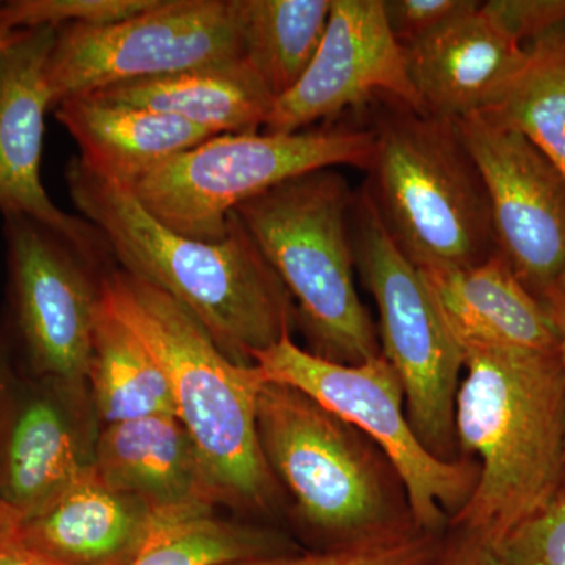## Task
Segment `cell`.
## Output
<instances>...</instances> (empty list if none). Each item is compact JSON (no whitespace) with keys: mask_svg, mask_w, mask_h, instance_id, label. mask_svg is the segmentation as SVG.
<instances>
[{"mask_svg":"<svg viewBox=\"0 0 565 565\" xmlns=\"http://www.w3.org/2000/svg\"><path fill=\"white\" fill-rule=\"evenodd\" d=\"M252 363L263 382L299 390L366 435L399 476L418 530L444 534L473 493L479 465L427 451L408 422L399 375L382 353L360 364L333 363L286 337L253 353Z\"/></svg>","mask_w":565,"mask_h":565,"instance_id":"8","label":"cell"},{"mask_svg":"<svg viewBox=\"0 0 565 565\" xmlns=\"http://www.w3.org/2000/svg\"><path fill=\"white\" fill-rule=\"evenodd\" d=\"M373 129L322 125L297 132L221 134L134 182L129 192L167 228L218 243L232 212L300 174L341 166L370 169Z\"/></svg>","mask_w":565,"mask_h":565,"instance_id":"7","label":"cell"},{"mask_svg":"<svg viewBox=\"0 0 565 565\" xmlns=\"http://www.w3.org/2000/svg\"><path fill=\"white\" fill-rule=\"evenodd\" d=\"M556 288L559 289L561 292L564 294L565 296V269H564V273L561 274V277L557 278V281H556Z\"/></svg>","mask_w":565,"mask_h":565,"instance_id":"36","label":"cell"},{"mask_svg":"<svg viewBox=\"0 0 565 565\" xmlns=\"http://www.w3.org/2000/svg\"><path fill=\"white\" fill-rule=\"evenodd\" d=\"M54 115L76 140L82 161L126 189L174 156L217 136L172 115L99 103L90 96L65 99Z\"/></svg>","mask_w":565,"mask_h":565,"instance_id":"21","label":"cell"},{"mask_svg":"<svg viewBox=\"0 0 565 565\" xmlns=\"http://www.w3.org/2000/svg\"><path fill=\"white\" fill-rule=\"evenodd\" d=\"M292 552L280 533L212 512L167 523L128 565H228Z\"/></svg>","mask_w":565,"mask_h":565,"instance_id":"25","label":"cell"},{"mask_svg":"<svg viewBox=\"0 0 565 565\" xmlns=\"http://www.w3.org/2000/svg\"><path fill=\"white\" fill-rule=\"evenodd\" d=\"M482 9L525 47L565 29V0H490Z\"/></svg>","mask_w":565,"mask_h":565,"instance_id":"29","label":"cell"},{"mask_svg":"<svg viewBox=\"0 0 565 565\" xmlns=\"http://www.w3.org/2000/svg\"><path fill=\"white\" fill-rule=\"evenodd\" d=\"M99 103L172 115L217 134L263 131L275 96L245 58L109 85Z\"/></svg>","mask_w":565,"mask_h":565,"instance_id":"20","label":"cell"},{"mask_svg":"<svg viewBox=\"0 0 565 565\" xmlns=\"http://www.w3.org/2000/svg\"><path fill=\"white\" fill-rule=\"evenodd\" d=\"M102 423L90 388L33 377L9 392L0 429V503L24 519L95 462Z\"/></svg>","mask_w":565,"mask_h":565,"instance_id":"14","label":"cell"},{"mask_svg":"<svg viewBox=\"0 0 565 565\" xmlns=\"http://www.w3.org/2000/svg\"><path fill=\"white\" fill-rule=\"evenodd\" d=\"M373 131L363 191L419 270L471 266L497 252L484 182L456 120L394 104Z\"/></svg>","mask_w":565,"mask_h":565,"instance_id":"5","label":"cell"},{"mask_svg":"<svg viewBox=\"0 0 565 565\" xmlns=\"http://www.w3.org/2000/svg\"><path fill=\"white\" fill-rule=\"evenodd\" d=\"M419 273L462 352L471 348L557 351L544 302L516 278L500 253L471 266Z\"/></svg>","mask_w":565,"mask_h":565,"instance_id":"19","label":"cell"},{"mask_svg":"<svg viewBox=\"0 0 565 565\" xmlns=\"http://www.w3.org/2000/svg\"><path fill=\"white\" fill-rule=\"evenodd\" d=\"M256 424L270 471L326 548L415 526L403 482L384 452L307 394L264 382Z\"/></svg>","mask_w":565,"mask_h":565,"instance_id":"6","label":"cell"},{"mask_svg":"<svg viewBox=\"0 0 565 565\" xmlns=\"http://www.w3.org/2000/svg\"><path fill=\"white\" fill-rule=\"evenodd\" d=\"M444 535L408 527L399 533L310 553H286L228 565H435Z\"/></svg>","mask_w":565,"mask_h":565,"instance_id":"26","label":"cell"},{"mask_svg":"<svg viewBox=\"0 0 565 565\" xmlns=\"http://www.w3.org/2000/svg\"><path fill=\"white\" fill-rule=\"evenodd\" d=\"M88 388L102 426L156 415L177 416L161 364L103 302L96 318Z\"/></svg>","mask_w":565,"mask_h":565,"instance_id":"22","label":"cell"},{"mask_svg":"<svg viewBox=\"0 0 565 565\" xmlns=\"http://www.w3.org/2000/svg\"><path fill=\"white\" fill-rule=\"evenodd\" d=\"M456 122L484 182L497 252L541 299L565 269V177L533 141L493 115Z\"/></svg>","mask_w":565,"mask_h":565,"instance_id":"12","label":"cell"},{"mask_svg":"<svg viewBox=\"0 0 565 565\" xmlns=\"http://www.w3.org/2000/svg\"><path fill=\"white\" fill-rule=\"evenodd\" d=\"M24 516L0 503V565H62L28 544L22 534Z\"/></svg>","mask_w":565,"mask_h":565,"instance_id":"31","label":"cell"},{"mask_svg":"<svg viewBox=\"0 0 565 565\" xmlns=\"http://www.w3.org/2000/svg\"><path fill=\"white\" fill-rule=\"evenodd\" d=\"M475 0H384L390 31L403 46L423 39Z\"/></svg>","mask_w":565,"mask_h":565,"instance_id":"30","label":"cell"},{"mask_svg":"<svg viewBox=\"0 0 565 565\" xmlns=\"http://www.w3.org/2000/svg\"><path fill=\"white\" fill-rule=\"evenodd\" d=\"M544 302L546 311H548L550 319H552L553 327H555L556 341H557V356H559L561 366L565 379V296L556 286L550 288L548 291L541 297ZM565 497V457H564V479L563 489L561 493Z\"/></svg>","mask_w":565,"mask_h":565,"instance_id":"33","label":"cell"},{"mask_svg":"<svg viewBox=\"0 0 565 565\" xmlns=\"http://www.w3.org/2000/svg\"><path fill=\"white\" fill-rule=\"evenodd\" d=\"M28 31H0V54H3L17 41H20Z\"/></svg>","mask_w":565,"mask_h":565,"instance_id":"35","label":"cell"},{"mask_svg":"<svg viewBox=\"0 0 565 565\" xmlns=\"http://www.w3.org/2000/svg\"><path fill=\"white\" fill-rule=\"evenodd\" d=\"M174 520L181 519L111 489L90 467L46 508L24 519L22 534L32 548L62 565H128Z\"/></svg>","mask_w":565,"mask_h":565,"instance_id":"18","label":"cell"},{"mask_svg":"<svg viewBox=\"0 0 565 565\" xmlns=\"http://www.w3.org/2000/svg\"><path fill=\"white\" fill-rule=\"evenodd\" d=\"M435 565H505L498 546L478 535L457 531L445 539L444 548Z\"/></svg>","mask_w":565,"mask_h":565,"instance_id":"32","label":"cell"},{"mask_svg":"<svg viewBox=\"0 0 565 565\" xmlns=\"http://www.w3.org/2000/svg\"><path fill=\"white\" fill-rule=\"evenodd\" d=\"M102 302L161 364L223 504L269 508L278 481L259 445L258 370L232 362L189 308L120 267L104 277Z\"/></svg>","mask_w":565,"mask_h":565,"instance_id":"3","label":"cell"},{"mask_svg":"<svg viewBox=\"0 0 565 565\" xmlns=\"http://www.w3.org/2000/svg\"><path fill=\"white\" fill-rule=\"evenodd\" d=\"M457 445L479 459L478 482L452 530L498 546L559 497L565 457V379L556 352L463 351Z\"/></svg>","mask_w":565,"mask_h":565,"instance_id":"2","label":"cell"},{"mask_svg":"<svg viewBox=\"0 0 565 565\" xmlns=\"http://www.w3.org/2000/svg\"><path fill=\"white\" fill-rule=\"evenodd\" d=\"M505 565H565V497L516 526L498 545Z\"/></svg>","mask_w":565,"mask_h":565,"instance_id":"28","label":"cell"},{"mask_svg":"<svg viewBox=\"0 0 565 565\" xmlns=\"http://www.w3.org/2000/svg\"><path fill=\"white\" fill-rule=\"evenodd\" d=\"M352 243L356 273L379 310L382 355L399 375L408 422L427 451L456 459V399L463 352L418 267L394 244L366 192L355 193Z\"/></svg>","mask_w":565,"mask_h":565,"instance_id":"9","label":"cell"},{"mask_svg":"<svg viewBox=\"0 0 565 565\" xmlns=\"http://www.w3.org/2000/svg\"><path fill=\"white\" fill-rule=\"evenodd\" d=\"M386 96L422 111L403 44L386 22L384 0H332L321 44L302 79L275 99L264 132H297Z\"/></svg>","mask_w":565,"mask_h":565,"instance_id":"13","label":"cell"},{"mask_svg":"<svg viewBox=\"0 0 565 565\" xmlns=\"http://www.w3.org/2000/svg\"><path fill=\"white\" fill-rule=\"evenodd\" d=\"M156 2L158 0H6L0 2V31L114 24L152 9Z\"/></svg>","mask_w":565,"mask_h":565,"instance_id":"27","label":"cell"},{"mask_svg":"<svg viewBox=\"0 0 565 565\" xmlns=\"http://www.w3.org/2000/svg\"><path fill=\"white\" fill-rule=\"evenodd\" d=\"M11 327L33 377L88 386L104 277L65 236L24 215H3Z\"/></svg>","mask_w":565,"mask_h":565,"instance_id":"11","label":"cell"},{"mask_svg":"<svg viewBox=\"0 0 565 565\" xmlns=\"http://www.w3.org/2000/svg\"><path fill=\"white\" fill-rule=\"evenodd\" d=\"M486 114L522 132L565 177V29L527 47L525 65Z\"/></svg>","mask_w":565,"mask_h":565,"instance_id":"24","label":"cell"},{"mask_svg":"<svg viewBox=\"0 0 565 565\" xmlns=\"http://www.w3.org/2000/svg\"><path fill=\"white\" fill-rule=\"evenodd\" d=\"M244 58L236 0H158L106 25H62L44 68L51 110L120 82Z\"/></svg>","mask_w":565,"mask_h":565,"instance_id":"10","label":"cell"},{"mask_svg":"<svg viewBox=\"0 0 565 565\" xmlns=\"http://www.w3.org/2000/svg\"><path fill=\"white\" fill-rule=\"evenodd\" d=\"M93 468L111 489L170 519L212 514L223 504L199 446L174 415L103 426Z\"/></svg>","mask_w":565,"mask_h":565,"instance_id":"17","label":"cell"},{"mask_svg":"<svg viewBox=\"0 0 565 565\" xmlns=\"http://www.w3.org/2000/svg\"><path fill=\"white\" fill-rule=\"evenodd\" d=\"M10 333L0 330V429H2L3 415H6L7 399H9L10 382Z\"/></svg>","mask_w":565,"mask_h":565,"instance_id":"34","label":"cell"},{"mask_svg":"<svg viewBox=\"0 0 565 565\" xmlns=\"http://www.w3.org/2000/svg\"><path fill=\"white\" fill-rule=\"evenodd\" d=\"M236 6L244 58L278 99L313 61L332 0H236Z\"/></svg>","mask_w":565,"mask_h":565,"instance_id":"23","label":"cell"},{"mask_svg":"<svg viewBox=\"0 0 565 565\" xmlns=\"http://www.w3.org/2000/svg\"><path fill=\"white\" fill-rule=\"evenodd\" d=\"M403 47L424 111L448 120L492 109L527 58L481 2Z\"/></svg>","mask_w":565,"mask_h":565,"instance_id":"16","label":"cell"},{"mask_svg":"<svg viewBox=\"0 0 565 565\" xmlns=\"http://www.w3.org/2000/svg\"><path fill=\"white\" fill-rule=\"evenodd\" d=\"M55 33V28L32 29L0 54V212L40 222L96 262L117 266L98 228L62 211L41 182L44 117L51 110L44 68Z\"/></svg>","mask_w":565,"mask_h":565,"instance_id":"15","label":"cell"},{"mask_svg":"<svg viewBox=\"0 0 565 565\" xmlns=\"http://www.w3.org/2000/svg\"><path fill=\"white\" fill-rule=\"evenodd\" d=\"M355 193L338 169L300 174L237 207L291 296L311 353L340 364L381 355L377 327L355 285Z\"/></svg>","mask_w":565,"mask_h":565,"instance_id":"4","label":"cell"},{"mask_svg":"<svg viewBox=\"0 0 565 565\" xmlns=\"http://www.w3.org/2000/svg\"><path fill=\"white\" fill-rule=\"evenodd\" d=\"M65 180L71 202L103 234L117 267L189 308L232 362L252 366L253 353L291 337V296L236 212L222 241L203 243L167 228L81 158L71 159Z\"/></svg>","mask_w":565,"mask_h":565,"instance_id":"1","label":"cell"}]
</instances>
